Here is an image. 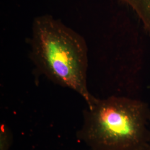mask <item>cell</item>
<instances>
[{"label":"cell","mask_w":150,"mask_h":150,"mask_svg":"<svg viewBox=\"0 0 150 150\" xmlns=\"http://www.w3.org/2000/svg\"><path fill=\"white\" fill-rule=\"evenodd\" d=\"M31 57L38 71L59 86L77 93L90 106L96 98L88 89V49L85 39L49 15L32 23Z\"/></svg>","instance_id":"6da1fadb"},{"label":"cell","mask_w":150,"mask_h":150,"mask_svg":"<svg viewBox=\"0 0 150 150\" xmlns=\"http://www.w3.org/2000/svg\"><path fill=\"white\" fill-rule=\"evenodd\" d=\"M150 108L126 96L96 98L83 111L77 137L89 150H140L150 146Z\"/></svg>","instance_id":"7a4b0ae2"},{"label":"cell","mask_w":150,"mask_h":150,"mask_svg":"<svg viewBox=\"0 0 150 150\" xmlns=\"http://www.w3.org/2000/svg\"><path fill=\"white\" fill-rule=\"evenodd\" d=\"M136 13L146 32L150 35V0H119Z\"/></svg>","instance_id":"3957f363"},{"label":"cell","mask_w":150,"mask_h":150,"mask_svg":"<svg viewBox=\"0 0 150 150\" xmlns=\"http://www.w3.org/2000/svg\"><path fill=\"white\" fill-rule=\"evenodd\" d=\"M11 136L8 129L2 125L0 131V150H8L11 146Z\"/></svg>","instance_id":"277c9868"},{"label":"cell","mask_w":150,"mask_h":150,"mask_svg":"<svg viewBox=\"0 0 150 150\" xmlns=\"http://www.w3.org/2000/svg\"><path fill=\"white\" fill-rule=\"evenodd\" d=\"M150 150V146L148 147H147V148H145L144 149H142V150Z\"/></svg>","instance_id":"5b68a950"},{"label":"cell","mask_w":150,"mask_h":150,"mask_svg":"<svg viewBox=\"0 0 150 150\" xmlns=\"http://www.w3.org/2000/svg\"><path fill=\"white\" fill-rule=\"evenodd\" d=\"M148 88H149V89H150V86H149V87H148Z\"/></svg>","instance_id":"8992f818"}]
</instances>
